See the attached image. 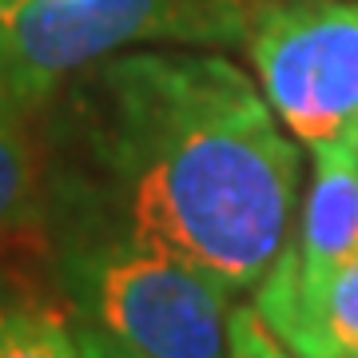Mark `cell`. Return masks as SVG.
Returning a JSON list of instances; mask_svg holds the SVG:
<instances>
[{
	"label": "cell",
	"mask_w": 358,
	"mask_h": 358,
	"mask_svg": "<svg viewBox=\"0 0 358 358\" xmlns=\"http://www.w3.org/2000/svg\"><path fill=\"white\" fill-rule=\"evenodd\" d=\"M100 103L128 243L231 291L267 279L291 227L299 155L251 80L219 56L140 52L103 64Z\"/></svg>",
	"instance_id": "1"
},
{
	"label": "cell",
	"mask_w": 358,
	"mask_h": 358,
	"mask_svg": "<svg viewBox=\"0 0 358 358\" xmlns=\"http://www.w3.org/2000/svg\"><path fill=\"white\" fill-rule=\"evenodd\" d=\"M231 287L136 243H108L76 267L80 358H223Z\"/></svg>",
	"instance_id": "2"
},
{
	"label": "cell",
	"mask_w": 358,
	"mask_h": 358,
	"mask_svg": "<svg viewBox=\"0 0 358 358\" xmlns=\"http://www.w3.org/2000/svg\"><path fill=\"white\" fill-rule=\"evenodd\" d=\"M239 13L231 0H24L0 20V96L28 112L131 40H207Z\"/></svg>",
	"instance_id": "3"
},
{
	"label": "cell",
	"mask_w": 358,
	"mask_h": 358,
	"mask_svg": "<svg viewBox=\"0 0 358 358\" xmlns=\"http://www.w3.org/2000/svg\"><path fill=\"white\" fill-rule=\"evenodd\" d=\"M267 103L310 148L358 131V4L275 0L251 16Z\"/></svg>",
	"instance_id": "4"
},
{
	"label": "cell",
	"mask_w": 358,
	"mask_h": 358,
	"mask_svg": "<svg viewBox=\"0 0 358 358\" xmlns=\"http://www.w3.org/2000/svg\"><path fill=\"white\" fill-rule=\"evenodd\" d=\"M0 358H80L72 319L56 303L0 287Z\"/></svg>",
	"instance_id": "5"
},
{
	"label": "cell",
	"mask_w": 358,
	"mask_h": 358,
	"mask_svg": "<svg viewBox=\"0 0 358 358\" xmlns=\"http://www.w3.org/2000/svg\"><path fill=\"white\" fill-rule=\"evenodd\" d=\"M40 203V171L24 136V112L0 96V243L32 227Z\"/></svg>",
	"instance_id": "6"
},
{
	"label": "cell",
	"mask_w": 358,
	"mask_h": 358,
	"mask_svg": "<svg viewBox=\"0 0 358 358\" xmlns=\"http://www.w3.org/2000/svg\"><path fill=\"white\" fill-rule=\"evenodd\" d=\"M299 358H358V259H350L322 291L294 346Z\"/></svg>",
	"instance_id": "7"
},
{
	"label": "cell",
	"mask_w": 358,
	"mask_h": 358,
	"mask_svg": "<svg viewBox=\"0 0 358 358\" xmlns=\"http://www.w3.org/2000/svg\"><path fill=\"white\" fill-rule=\"evenodd\" d=\"M227 350L231 358H294L287 346H279V338L271 334V327L263 322L255 307H239L227 322Z\"/></svg>",
	"instance_id": "8"
},
{
	"label": "cell",
	"mask_w": 358,
	"mask_h": 358,
	"mask_svg": "<svg viewBox=\"0 0 358 358\" xmlns=\"http://www.w3.org/2000/svg\"><path fill=\"white\" fill-rule=\"evenodd\" d=\"M16 4H24V0H0V20H4V16L13 13Z\"/></svg>",
	"instance_id": "9"
}]
</instances>
